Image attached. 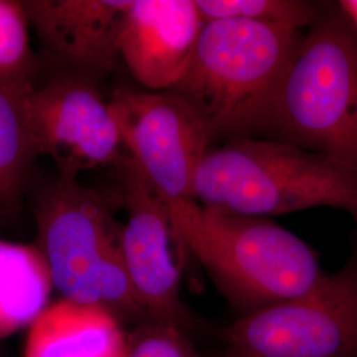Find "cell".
I'll return each mask as SVG.
<instances>
[{
  "instance_id": "6da1fadb",
  "label": "cell",
  "mask_w": 357,
  "mask_h": 357,
  "mask_svg": "<svg viewBox=\"0 0 357 357\" xmlns=\"http://www.w3.org/2000/svg\"><path fill=\"white\" fill-rule=\"evenodd\" d=\"M166 202L187 250L243 315L307 293L326 275L317 252L273 218Z\"/></svg>"
},
{
  "instance_id": "7a4b0ae2",
  "label": "cell",
  "mask_w": 357,
  "mask_h": 357,
  "mask_svg": "<svg viewBox=\"0 0 357 357\" xmlns=\"http://www.w3.org/2000/svg\"><path fill=\"white\" fill-rule=\"evenodd\" d=\"M298 31L248 20L205 23L191 65L172 88L202 119L212 143L265 138Z\"/></svg>"
},
{
  "instance_id": "3957f363",
  "label": "cell",
  "mask_w": 357,
  "mask_h": 357,
  "mask_svg": "<svg viewBox=\"0 0 357 357\" xmlns=\"http://www.w3.org/2000/svg\"><path fill=\"white\" fill-rule=\"evenodd\" d=\"M192 200L248 216L336 208L357 217V165L270 138H236L200 162Z\"/></svg>"
},
{
  "instance_id": "277c9868",
  "label": "cell",
  "mask_w": 357,
  "mask_h": 357,
  "mask_svg": "<svg viewBox=\"0 0 357 357\" xmlns=\"http://www.w3.org/2000/svg\"><path fill=\"white\" fill-rule=\"evenodd\" d=\"M265 138L357 165V29L342 11L320 15L301 38Z\"/></svg>"
},
{
  "instance_id": "5b68a950",
  "label": "cell",
  "mask_w": 357,
  "mask_h": 357,
  "mask_svg": "<svg viewBox=\"0 0 357 357\" xmlns=\"http://www.w3.org/2000/svg\"><path fill=\"white\" fill-rule=\"evenodd\" d=\"M35 216L36 246L63 299L103 307L116 319H149L125 266L122 225L102 193L59 176L40 193Z\"/></svg>"
},
{
  "instance_id": "8992f818",
  "label": "cell",
  "mask_w": 357,
  "mask_h": 357,
  "mask_svg": "<svg viewBox=\"0 0 357 357\" xmlns=\"http://www.w3.org/2000/svg\"><path fill=\"white\" fill-rule=\"evenodd\" d=\"M228 357H357V255L307 293L246 314Z\"/></svg>"
},
{
  "instance_id": "52a82bcc",
  "label": "cell",
  "mask_w": 357,
  "mask_h": 357,
  "mask_svg": "<svg viewBox=\"0 0 357 357\" xmlns=\"http://www.w3.org/2000/svg\"><path fill=\"white\" fill-rule=\"evenodd\" d=\"M126 208L122 255L130 283L149 319L185 328L190 314L180 296L188 252L166 199L123 153L114 166Z\"/></svg>"
},
{
  "instance_id": "ba28073f",
  "label": "cell",
  "mask_w": 357,
  "mask_h": 357,
  "mask_svg": "<svg viewBox=\"0 0 357 357\" xmlns=\"http://www.w3.org/2000/svg\"><path fill=\"white\" fill-rule=\"evenodd\" d=\"M110 112L128 156L168 202L192 200L196 171L212 147L202 119L172 90L116 89Z\"/></svg>"
},
{
  "instance_id": "9c48e42d",
  "label": "cell",
  "mask_w": 357,
  "mask_h": 357,
  "mask_svg": "<svg viewBox=\"0 0 357 357\" xmlns=\"http://www.w3.org/2000/svg\"><path fill=\"white\" fill-rule=\"evenodd\" d=\"M41 155H48L60 178L114 167L122 158L114 118L88 77L69 75L50 81L28 97Z\"/></svg>"
},
{
  "instance_id": "30bf717a",
  "label": "cell",
  "mask_w": 357,
  "mask_h": 357,
  "mask_svg": "<svg viewBox=\"0 0 357 357\" xmlns=\"http://www.w3.org/2000/svg\"><path fill=\"white\" fill-rule=\"evenodd\" d=\"M204 20L195 0H132L118 52L147 90H171L191 65Z\"/></svg>"
},
{
  "instance_id": "8fae6325",
  "label": "cell",
  "mask_w": 357,
  "mask_h": 357,
  "mask_svg": "<svg viewBox=\"0 0 357 357\" xmlns=\"http://www.w3.org/2000/svg\"><path fill=\"white\" fill-rule=\"evenodd\" d=\"M132 0H26L31 26L44 50L73 70L100 76L119 59V31Z\"/></svg>"
},
{
  "instance_id": "7c38bea8",
  "label": "cell",
  "mask_w": 357,
  "mask_h": 357,
  "mask_svg": "<svg viewBox=\"0 0 357 357\" xmlns=\"http://www.w3.org/2000/svg\"><path fill=\"white\" fill-rule=\"evenodd\" d=\"M128 335L106 308L61 299L29 327L24 357H126Z\"/></svg>"
},
{
  "instance_id": "4fadbf2b",
  "label": "cell",
  "mask_w": 357,
  "mask_h": 357,
  "mask_svg": "<svg viewBox=\"0 0 357 357\" xmlns=\"http://www.w3.org/2000/svg\"><path fill=\"white\" fill-rule=\"evenodd\" d=\"M53 289L38 246L0 240V339L29 328L51 305Z\"/></svg>"
},
{
  "instance_id": "5bb4252c",
  "label": "cell",
  "mask_w": 357,
  "mask_h": 357,
  "mask_svg": "<svg viewBox=\"0 0 357 357\" xmlns=\"http://www.w3.org/2000/svg\"><path fill=\"white\" fill-rule=\"evenodd\" d=\"M33 90L0 85V217L19 208L31 169L41 155L28 106Z\"/></svg>"
},
{
  "instance_id": "9a60e30c",
  "label": "cell",
  "mask_w": 357,
  "mask_h": 357,
  "mask_svg": "<svg viewBox=\"0 0 357 357\" xmlns=\"http://www.w3.org/2000/svg\"><path fill=\"white\" fill-rule=\"evenodd\" d=\"M23 1L0 0V85L31 91L38 61L31 47Z\"/></svg>"
},
{
  "instance_id": "2e32d148",
  "label": "cell",
  "mask_w": 357,
  "mask_h": 357,
  "mask_svg": "<svg viewBox=\"0 0 357 357\" xmlns=\"http://www.w3.org/2000/svg\"><path fill=\"white\" fill-rule=\"evenodd\" d=\"M204 23L216 20H248L299 31L311 26L319 8L303 0H195Z\"/></svg>"
},
{
  "instance_id": "e0dca14e",
  "label": "cell",
  "mask_w": 357,
  "mask_h": 357,
  "mask_svg": "<svg viewBox=\"0 0 357 357\" xmlns=\"http://www.w3.org/2000/svg\"><path fill=\"white\" fill-rule=\"evenodd\" d=\"M126 357H202L175 324L147 320L128 335Z\"/></svg>"
},
{
  "instance_id": "ac0fdd59",
  "label": "cell",
  "mask_w": 357,
  "mask_h": 357,
  "mask_svg": "<svg viewBox=\"0 0 357 357\" xmlns=\"http://www.w3.org/2000/svg\"><path fill=\"white\" fill-rule=\"evenodd\" d=\"M337 7L357 29V0H342Z\"/></svg>"
},
{
  "instance_id": "d6986e66",
  "label": "cell",
  "mask_w": 357,
  "mask_h": 357,
  "mask_svg": "<svg viewBox=\"0 0 357 357\" xmlns=\"http://www.w3.org/2000/svg\"><path fill=\"white\" fill-rule=\"evenodd\" d=\"M355 220H356V222H357V217H356V218H355Z\"/></svg>"
}]
</instances>
